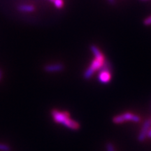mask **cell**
Instances as JSON below:
<instances>
[{
    "mask_svg": "<svg viewBox=\"0 0 151 151\" xmlns=\"http://www.w3.org/2000/svg\"><path fill=\"white\" fill-rule=\"evenodd\" d=\"M51 116L55 122L58 124H61L65 127L69 128V129L77 130L80 127L78 122L71 119L69 114L67 111L52 110Z\"/></svg>",
    "mask_w": 151,
    "mask_h": 151,
    "instance_id": "1",
    "label": "cell"
},
{
    "mask_svg": "<svg viewBox=\"0 0 151 151\" xmlns=\"http://www.w3.org/2000/svg\"><path fill=\"white\" fill-rule=\"evenodd\" d=\"M106 60H99V59H94L92 60V62L90 64V67L86 69V71L84 72L83 74V77L86 80H88L90 79L92 76L94 75V72L97 70H100L102 67V66L104 65V62Z\"/></svg>",
    "mask_w": 151,
    "mask_h": 151,
    "instance_id": "2",
    "label": "cell"
},
{
    "mask_svg": "<svg viewBox=\"0 0 151 151\" xmlns=\"http://www.w3.org/2000/svg\"><path fill=\"white\" fill-rule=\"evenodd\" d=\"M140 117L137 115L133 114L132 113H124L122 114L118 115L113 118V121L116 124H121L126 121H132L134 122H140Z\"/></svg>",
    "mask_w": 151,
    "mask_h": 151,
    "instance_id": "3",
    "label": "cell"
},
{
    "mask_svg": "<svg viewBox=\"0 0 151 151\" xmlns=\"http://www.w3.org/2000/svg\"><path fill=\"white\" fill-rule=\"evenodd\" d=\"M111 66L108 62L105 60L104 62V65L100 69V71L98 74V80L100 83L104 84L108 83L111 79Z\"/></svg>",
    "mask_w": 151,
    "mask_h": 151,
    "instance_id": "4",
    "label": "cell"
},
{
    "mask_svg": "<svg viewBox=\"0 0 151 151\" xmlns=\"http://www.w3.org/2000/svg\"><path fill=\"white\" fill-rule=\"evenodd\" d=\"M151 125V121L150 120H147L144 122L140 132H139V134L138 136V140L140 142H143L145 141L146 138L147 137V134H148V132L150 128Z\"/></svg>",
    "mask_w": 151,
    "mask_h": 151,
    "instance_id": "5",
    "label": "cell"
},
{
    "mask_svg": "<svg viewBox=\"0 0 151 151\" xmlns=\"http://www.w3.org/2000/svg\"><path fill=\"white\" fill-rule=\"evenodd\" d=\"M44 69L47 72H58V71H61L63 70L64 65L60 63L51 64V65H46Z\"/></svg>",
    "mask_w": 151,
    "mask_h": 151,
    "instance_id": "6",
    "label": "cell"
},
{
    "mask_svg": "<svg viewBox=\"0 0 151 151\" xmlns=\"http://www.w3.org/2000/svg\"><path fill=\"white\" fill-rule=\"evenodd\" d=\"M90 50H91L92 54L94 55V58H95L96 59L102 60H105V58H104V56L103 53L100 51L99 49L96 46L92 45V46H90Z\"/></svg>",
    "mask_w": 151,
    "mask_h": 151,
    "instance_id": "7",
    "label": "cell"
},
{
    "mask_svg": "<svg viewBox=\"0 0 151 151\" xmlns=\"http://www.w3.org/2000/svg\"><path fill=\"white\" fill-rule=\"evenodd\" d=\"M18 11H21V12L24 13H31L35 11V6L31 4H20L18 6Z\"/></svg>",
    "mask_w": 151,
    "mask_h": 151,
    "instance_id": "8",
    "label": "cell"
},
{
    "mask_svg": "<svg viewBox=\"0 0 151 151\" xmlns=\"http://www.w3.org/2000/svg\"><path fill=\"white\" fill-rule=\"evenodd\" d=\"M53 3L56 8L58 9H61L64 5L63 0H54Z\"/></svg>",
    "mask_w": 151,
    "mask_h": 151,
    "instance_id": "9",
    "label": "cell"
},
{
    "mask_svg": "<svg viewBox=\"0 0 151 151\" xmlns=\"http://www.w3.org/2000/svg\"><path fill=\"white\" fill-rule=\"evenodd\" d=\"M106 150L107 151H115V148L112 143H108L106 144Z\"/></svg>",
    "mask_w": 151,
    "mask_h": 151,
    "instance_id": "10",
    "label": "cell"
},
{
    "mask_svg": "<svg viewBox=\"0 0 151 151\" xmlns=\"http://www.w3.org/2000/svg\"><path fill=\"white\" fill-rule=\"evenodd\" d=\"M143 24L147 26L151 25V16L145 19L144 21H143Z\"/></svg>",
    "mask_w": 151,
    "mask_h": 151,
    "instance_id": "11",
    "label": "cell"
},
{
    "mask_svg": "<svg viewBox=\"0 0 151 151\" xmlns=\"http://www.w3.org/2000/svg\"><path fill=\"white\" fill-rule=\"evenodd\" d=\"M147 137L151 138V128H150V129H149V131L148 132V134H147Z\"/></svg>",
    "mask_w": 151,
    "mask_h": 151,
    "instance_id": "12",
    "label": "cell"
},
{
    "mask_svg": "<svg viewBox=\"0 0 151 151\" xmlns=\"http://www.w3.org/2000/svg\"><path fill=\"white\" fill-rule=\"evenodd\" d=\"M108 1L111 4H114L115 2H116V0H108Z\"/></svg>",
    "mask_w": 151,
    "mask_h": 151,
    "instance_id": "13",
    "label": "cell"
},
{
    "mask_svg": "<svg viewBox=\"0 0 151 151\" xmlns=\"http://www.w3.org/2000/svg\"><path fill=\"white\" fill-rule=\"evenodd\" d=\"M1 74H2V73H1V70H0V79L1 78Z\"/></svg>",
    "mask_w": 151,
    "mask_h": 151,
    "instance_id": "14",
    "label": "cell"
},
{
    "mask_svg": "<svg viewBox=\"0 0 151 151\" xmlns=\"http://www.w3.org/2000/svg\"><path fill=\"white\" fill-rule=\"evenodd\" d=\"M141 1H146V0H141Z\"/></svg>",
    "mask_w": 151,
    "mask_h": 151,
    "instance_id": "15",
    "label": "cell"
},
{
    "mask_svg": "<svg viewBox=\"0 0 151 151\" xmlns=\"http://www.w3.org/2000/svg\"><path fill=\"white\" fill-rule=\"evenodd\" d=\"M150 121H151V120H150Z\"/></svg>",
    "mask_w": 151,
    "mask_h": 151,
    "instance_id": "16",
    "label": "cell"
}]
</instances>
